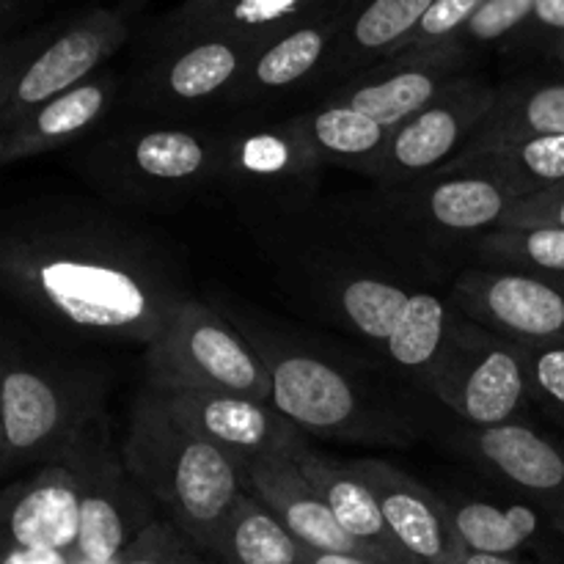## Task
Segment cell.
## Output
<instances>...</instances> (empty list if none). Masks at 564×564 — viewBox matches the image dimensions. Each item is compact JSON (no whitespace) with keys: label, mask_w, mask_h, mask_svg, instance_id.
<instances>
[{"label":"cell","mask_w":564,"mask_h":564,"mask_svg":"<svg viewBox=\"0 0 564 564\" xmlns=\"http://www.w3.org/2000/svg\"><path fill=\"white\" fill-rule=\"evenodd\" d=\"M3 292L44 328L152 345L191 301L174 253L121 215L80 198H31L0 229Z\"/></svg>","instance_id":"6da1fadb"},{"label":"cell","mask_w":564,"mask_h":564,"mask_svg":"<svg viewBox=\"0 0 564 564\" xmlns=\"http://www.w3.org/2000/svg\"><path fill=\"white\" fill-rule=\"evenodd\" d=\"M400 273L411 270L378 246L369 259L323 251L297 253L286 262V284H295L314 312L378 345L391 367L424 389L449 339L455 308L446 297L408 286Z\"/></svg>","instance_id":"7a4b0ae2"},{"label":"cell","mask_w":564,"mask_h":564,"mask_svg":"<svg viewBox=\"0 0 564 564\" xmlns=\"http://www.w3.org/2000/svg\"><path fill=\"white\" fill-rule=\"evenodd\" d=\"M251 341L273 375V405L314 438L369 446H408L424 433L416 411L375 383L358 364H345L330 350L292 339L268 319L240 308L224 312Z\"/></svg>","instance_id":"3957f363"},{"label":"cell","mask_w":564,"mask_h":564,"mask_svg":"<svg viewBox=\"0 0 564 564\" xmlns=\"http://www.w3.org/2000/svg\"><path fill=\"white\" fill-rule=\"evenodd\" d=\"M121 455L143 494L209 556L215 534L246 494V468L180 424L149 383L135 397Z\"/></svg>","instance_id":"277c9868"},{"label":"cell","mask_w":564,"mask_h":564,"mask_svg":"<svg viewBox=\"0 0 564 564\" xmlns=\"http://www.w3.org/2000/svg\"><path fill=\"white\" fill-rule=\"evenodd\" d=\"M518 196L501 182L468 171H435L405 185L369 193L352 218L372 246L419 275H444L449 248L468 251L499 229Z\"/></svg>","instance_id":"5b68a950"},{"label":"cell","mask_w":564,"mask_h":564,"mask_svg":"<svg viewBox=\"0 0 564 564\" xmlns=\"http://www.w3.org/2000/svg\"><path fill=\"white\" fill-rule=\"evenodd\" d=\"M0 463L3 477L55 466L77 435L105 413L110 375L80 358L3 341Z\"/></svg>","instance_id":"8992f818"},{"label":"cell","mask_w":564,"mask_h":564,"mask_svg":"<svg viewBox=\"0 0 564 564\" xmlns=\"http://www.w3.org/2000/svg\"><path fill=\"white\" fill-rule=\"evenodd\" d=\"M229 135L204 127H121L75 158L94 193L121 209L165 213L220 185Z\"/></svg>","instance_id":"52a82bcc"},{"label":"cell","mask_w":564,"mask_h":564,"mask_svg":"<svg viewBox=\"0 0 564 564\" xmlns=\"http://www.w3.org/2000/svg\"><path fill=\"white\" fill-rule=\"evenodd\" d=\"M143 6L147 0L99 6L61 28H44L6 44L0 64V130L99 75V66L132 36Z\"/></svg>","instance_id":"ba28073f"},{"label":"cell","mask_w":564,"mask_h":564,"mask_svg":"<svg viewBox=\"0 0 564 564\" xmlns=\"http://www.w3.org/2000/svg\"><path fill=\"white\" fill-rule=\"evenodd\" d=\"M149 386L196 389L273 405V375L251 341L218 308L191 297L169 328L147 345Z\"/></svg>","instance_id":"9c48e42d"},{"label":"cell","mask_w":564,"mask_h":564,"mask_svg":"<svg viewBox=\"0 0 564 564\" xmlns=\"http://www.w3.org/2000/svg\"><path fill=\"white\" fill-rule=\"evenodd\" d=\"M55 466H66L80 494V564H119L149 523L158 521L141 485L132 479L124 455L113 444L108 411L99 413Z\"/></svg>","instance_id":"30bf717a"},{"label":"cell","mask_w":564,"mask_h":564,"mask_svg":"<svg viewBox=\"0 0 564 564\" xmlns=\"http://www.w3.org/2000/svg\"><path fill=\"white\" fill-rule=\"evenodd\" d=\"M424 389L468 427L518 424L529 400L521 345L455 312L449 339Z\"/></svg>","instance_id":"8fae6325"},{"label":"cell","mask_w":564,"mask_h":564,"mask_svg":"<svg viewBox=\"0 0 564 564\" xmlns=\"http://www.w3.org/2000/svg\"><path fill=\"white\" fill-rule=\"evenodd\" d=\"M323 169L292 116L279 124L229 135L220 185L248 218L275 231L303 218L317 196Z\"/></svg>","instance_id":"7c38bea8"},{"label":"cell","mask_w":564,"mask_h":564,"mask_svg":"<svg viewBox=\"0 0 564 564\" xmlns=\"http://www.w3.org/2000/svg\"><path fill=\"white\" fill-rule=\"evenodd\" d=\"M496 97L499 86H490L482 77H457L427 108L391 130L383 152L364 176H372L380 187H391L446 169L482 130Z\"/></svg>","instance_id":"4fadbf2b"},{"label":"cell","mask_w":564,"mask_h":564,"mask_svg":"<svg viewBox=\"0 0 564 564\" xmlns=\"http://www.w3.org/2000/svg\"><path fill=\"white\" fill-rule=\"evenodd\" d=\"M257 47L237 36H198L143 55L130 77V97L154 113H182L202 105H224Z\"/></svg>","instance_id":"5bb4252c"},{"label":"cell","mask_w":564,"mask_h":564,"mask_svg":"<svg viewBox=\"0 0 564 564\" xmlns=\"http://www.w3.org/2000/svg\"><path fill=\"white\" fill-rule=\"evenodd\" d=\"M446 303L463 317L507 339L529 345H564L562 275L468 268L452 281Z\"/></svg>","instance_id":"9a60e30c"},{"label":"cell","mask_w":564,"mask_h":564,"mask_svg":"<svg viewBox=\"0 0 564 564\" xmlns=\"http://www.w3.org/2000/svg\"><path fill=\"white\" fill-rule=\"evenodd\" d=\"M163 405L193 435L235 457L242 468L257 457L290 455L306 449V433L275 405L235 394L196 389H158Z\"/></svg>","instance_id":"2e32d148"},{"label":"cell","mask_w":564,"mask_h":564,"mask_svg":"<svg viewBox=\"0 0 564 564\" xmlns=\"http://www.w3.org/2000/svg\"><path fill=\"white\" fill-rule=\"evenodd\" d=\"M463 58L466 47L457 42L413 58H389L341 83L323 102L352 108L394 130L463 77Z\"/></svg>","instance_id":"e0dca14e"},{"label":"cell","mask_w":564,"mask_h":564,"mask_svg":"<svg viewBox=\"0 0 564 564\" xmlns=\"http://www.w3.org/2000/svg\"><path fill=\"white\" fill-rule=\"evenodd\" d=\"M460 444L477 466L527 496L529 505L564 534V441L518 422L488 430L468 427Z\"/></svg>","instance_id":"ac0fdd59"},{"label":"cell","mask_w":564,"mask_h":564,"mask_svg":"<svg viewBox=\"0 0 564 564\" xmlns=\"http://www.w3.org/2000/svg\"><path fill=\"white\" fill-rule=\"evenodd\" d=\"M350 466L378 496L391 532L419 562L466 564L468 549L455 527L452 505L386 460L361 457Z\"/></svg>","instance_id":"d6986e66"},{"label":"cell","mask_w":564,"mask_h":564,"mask_svg":"<svg viewBox=\"0 0 564 564\" xmlns=\"http://www.w3.org/2000/svg\"><path fill=\"white\" fill-rule=\"evenodd\" d=\"M345 6H336L328 14L284 33L275 42L264 44L253 53L242 75L226 94L224 108H248L279 99L306 83H323L339 36Z\"/></svg>","instance_id":"ffe728a7"},{"label":"cell","mask_w":564,"mask_h":564,"mask_svg":"<svg viewBox=\"0 0 564 564\" xmlns=\"http://www.w3.org/2000/svg\"><path fill=\"white\" fill-rule=\"evenodd\" d=\"M246 494L257 496L306 549L317 554L356 556V560L375 564L372 554L339 527L330 507L308 482L295 457H257L246 466Z\"/></svg>","instance_id":"44dd1931"},{"label":"cell","mask_w":564,"mask_h":564,"mask_svg":"<svg viewBox=\"0 0 564 564\" xmlns=\"http://www.w3.org/2000/svg\"><path fill=\"white\" fill-rule=\"evenodd\" d=\"M9 549H47L75 554L80 540V494L66 466L33 468L3 494Z\"/></svg>","instance_id":"7402d4cb"},{"label":"cell","mask_w":564,"mask_h":564,"mask_svg":"<svg viewBox=\"0 0 564 564\" xmlns=\"http://www.w3.org/2000/svg\"><path fill=\"white\" fill-rule=\"evenodd\" d=\"M121 91L116 72H99L91 80L47 99L14 124L0 130V163L36 158L53 152L66 141L86 135L110 108Z\"/></svg>","instance_id":"603a6c76"},{"label":"cell","mask_w":564,"mask_h":564,"mask_svg":"<svg viewBox=\"0 0 564 564\" xmlns=\"http://www.w3.org/2000/svg\"><path fill=\"white\" fill-rule=\"evenodd\" d=\"M295 463L308 482L319 490L339 527L372 554L375 564H422L391 532L378 496L352 471L350 463L339 466L308 446L297 452Z\"/></svg>","instance_id":"cb8c5ba5"},{"label":"cell","mask_w":564,"mask_h":564,"mask_svg":"<svg viewBox=\"0 0 564 564\" xmlns=\"http://www.w3.org/2000/svg\"><path fill=\"white\" fill-rule=\"evenodd\" d=\"M435 0H347L328 77L352 80L400 53Z\"/></svg>","instance_id":"d4e9b609"},{"label":"cell","mask_w":564,"mask_h":564,"mask_svg":"<svg viewBox=\"0 0 564 564\" xmlns=\"http://www.w3.org/2000/svg\"><path fill=\"white\" fill-rule=\"evenodd\" d=\"M220 564H306L308 549L257 499L242 494L209 545Z\"/></svg>","instance_id":"484cf974"},{"label":"cell","mask_w":564,"mask_h":564,"mask_svg":"<svg viewBox=\"0 0 564 564\" xmlns=\"http://www.w3.org/2000/svg\"><path fill=\"white\" fill-rule=\"evenodd\" d=\"M446 171L485 174L501 182L518 198L532 196L564 182V135L529 138L507 147L463 152L446 165Z\"/></svg>","instance_id":"4316f807"},{"label":"cell","mask_w":564,"mask_h":564,"mask_svg":"<svg viewBox=\"0 0 564 564\" xmlns=\"http://www.w3.org/2000/svg\"><path fill=\"white\" fill-rule=\"evenodd\" d=\"M295 121L319 163L339 165L358 174H367L391 135L389 127L341 105L323 102L314 110L297 113Z\"/></svg>","instance_id":"83f0119b"},{"label":"cell","mask_w":564,"mask_h":564,"mask_svg":"<svg viewBox=\"0 0 564 564\" xmlns=\"http://www.w3.org/2000/svg\"><path fill=\"white\" fill-rule=\"evenodd\" d=\"M564 135V83L499 88L494 110L466 152L507 147L529 138Z\"/></svg>","instance_id":"f1b7e54d"},{"label":"cell","mask_w":564,"mask_h":564,"mask_svg":"<svg viewBox=\"0 0 564 564\" xmlns=\"http://www.w3.org/2000/svg\"><path fill=\"white\" fill-rule=\"evenodd\" d=\"M341 3L345 0H231L191 39L220 33V36L246 39L259 50L284 33L328 14Z\"/></svg>","instance_id":"f546056e"},{"label":"cell","mask_w":564,"mask_h":564,"mask_svg":"<svg viewBox=\"0 0 564 564\" xmlns=\"http://www.w3.org/2000/svg\"><path fill=\"white\" fill-rule=\"evenodd\" d=\"M455 527L468 554L512 556L521 551L540 529V512L534 507H499L490 501H460L452 505Z\"/></svg>","instance_id":"4dcf8cb0"},{"label":"cell","mask_w":564,"mask_h":564,"mask_svg":"<svg viewBox=\"0 0 564 564\" xmlns=\"http://www.w3.org/2000/svg\"><path fill=\"white\" fill-rule=\"evenodd\" d=\"M479 268L564 275V229H494L468 246Z\"/></svg>","instance_id":"1f68e13d"},{"label":"cell","mask_w":564,"mask_h":564,"mask_svg":"<svg viewBox=\"0 0 564 564\" xmlns=\"http://www.w3.org/2000/svg\"><path fill=\"white\" fill-rule=\"evenodd\" d=\"M488 0H435L394 58H413V55L433 53V50L446 47V44H455L457 36L466 31L468 22L474 20V14Z\"/></svg>","instance_id":"d6a6232c"},{"label":"cell","mask_w":564,"mask_h":564,"mask_svg":"<svg viewBox=\"0 0 564 564\" xmlns=\"http://www.w3.org/2000/svg\"><path fill=\"white\" fill-rule=\"evenodd\" d=\"M518 345L527 361L529 402L564 424V345Z\"/></svg>","instance_id":"836d02e7"},{"label":"cell","mask_w":564,"mask_h":564,"mask_svg":"<svg viewBox=\"0 0 564 564\" xmlns=\"http://www.w3.org/2000/svg\"><path fill=\"white\" fill-rule=\"evenodd\" d=\"M119 564H213L202 549L169 518H158L130 545Z\"/></svg>","instance_id":"e575fe53"},{"label":"cell","mask_w":564,"mask_h":564,"mask_svg":"<svg viewBox=\"0 0 564 564\" xmlns=\"http://www.w3.org/2000/svg\"><path fill=\"white\" fill-rule=\"evenodd\" d=\"M231 0H182L174 11L160 17L143 36V55L158 53V50L180 44L202 31L220 9H226Z\"/></svg>","instance_id":"d590c367"},{"label":"cell","mask_w":564,"mask_h":564,"mask_svg":"<svg viewBox=\"0 0 564 564\" xmlns=\"http://www.w3.org/2000/svg\"><path fill=\"white\" fill-rule=\"evenodd\" d=\"M534 14V0H488L482 9L474 14L466 31L457 36V44L466 47V42L490 44L510 36L516 28H521Z\"/></svg>","instance_id":"8d00e7d4"},{"label":"cell","mask_w":564,"mask_h":564,"mask_svg":"<svg viewBox=\"0 0 564 564\" xmlns=\"http://www.w3.org/2000/svg\"><path fill=\"white\" fill-rule=\"evenodd\" d=\"M499 229H564V182L518 198Z\"/></svg>","instance_id":"74e56055"},{"label":"cell","mask_w":564,"mask_h":564,"mask_svg":"<svg viewBox=\"0 0 564 564\" xmlns=\"http://www.w3.org/2000/svg\"><path fill=\"white\" fill-rule=\"evenodd\" d=\"M3 564H75V554L47 549H6Z\"/></svg>","instance_id":"f35d334b"},{"label":"cell","mask_w":564,"mask_h":564,"mask_svg":"<svg viewBox=\"0 0 564 564\" xmlns=\"http://www.w3.org/2000/svg\"><path fill=\"white\" fill-rule=\"evenodd\" d=\"M534 20L551 31H564V0H534Z\"/></svg>","instance_id":"ab89813d"},{"label":"cell","mask_w":564,"mask_h":564,"mask_svg":"<svg viewBox=\"0 0 564 564\" xmlns=\"http://www.w3.org/2000/svg\"><path fill=\"white\" fill-rule=\"evenodd\" d=\"M31 6V0H0V14H3V25L11 28L14 25L17 17H22Z\"/></svg>","instance_id":"60d3db41"},{"label":"cell","mask_w":564,"mask_h":564,"mask_svg":"<svg viewBox=\"0 0 564 564\" xmlns=\"http://www.w3.org/2000/svg\"><path fill=\"white\" fill-rule=\"evenodd\" d=\"M306 564H369L356 556H334V554H317V551L308 549V562Z\"/></svg>","instance_id":"b9f144b4"},{"label":"cell","mask_w":564,"mask_h":564,"mask_svg":"<svg viewBox=\"0 0 564 564\" xmlns=\"http://www.w3.org/2000/svg\"><path fill=\"white\" fill-rule=\"evenodd\" d=\"M466 564H521L512 556H485V554H468Z\"/></svg>","instance_id":"7bdbcfd3"}]
</instances>
